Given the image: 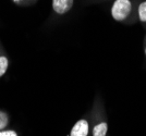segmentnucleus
Listing matches in <instances>:
<instances>
[{
  "mask_svg": "<svg viewBox=\"0 0 146 136\" xmlns=\"http://www.w3.org/2000/svg\"><path fill=\"white\" fill-rule=\"evenodd\" d=\"M131 9L132 6L130 0H116L111 9L112 18L116 21H122L130 14Z\"/></svg>",
  "mask_w": 146,
  "mask_h": 136,
  "instance_id": "nucleus-1",
  "label": "nucleus"
},
{
  "mask_svg": "<svg viewBox=\"0 0 146 136\" xmlns=\"http://www.w3.org/2000/svg\"><path fill=\"white\" fill-rule=\"evenodd\" d=\"M73 7V0H52V8L58 14L67 13Z\"/></svg>",
  "mask_w": 146,
  "mask_h": 136,
  "instance_id": "nucleus-2",
  "label": "nucleus"
},
{
  "mask_svg": "<svg viewBox=\"0 0 146 136\" xmlns=\"http://www.w3.org/2000/svg\"><path fill=\"white\" fill-rule=\"evenodd\" d=\"M88 134V123L86 120H80L71 130L70 136H87Z\"/></svg>",
  "mask_w": 146,
  "mask_h": 136,
  "instance_id": "nucleus-3",
  "label": "nucleus"
},
{
  "mask_svg": "<svg viewBox=\"0 0 146 136\" xmlns=\"http://www.w3.org/2000/svg\"><path fill=\"white\" fill-rule=\"evenodd\" d=\"M108 131V125L106 122L97 124L93 130V136H106Z\"/></svg>",
  "mask_w": 146,
  "mask_h": 136,
  "instance_id": "nucleus-4",
  "label": "nucleus"
},
{
  "mask_svg": "<svg viewBox=\"0 0 146 136\" xmlns=\"http://www.w3.org/2000/svg\"><path fill=\"white\" fill-rule=\"evenodd\" d=\"M139 17L142 22H146V1L142 2L139 7Z\"/></svg>",
  "mask_w": 146,
  "mask_h": 136,
  "instance_id": "nucleus-5",
  "label": "nucleus"
},
{
  "mask_svg": "<svg viewBox=\"0 0 146 136\" xmlns=\"http://www.w3.org/2000/svg\"><path fill=\"white\" fill-rule=\"evenodd\" d=\"M8 69V59L6 57H0V76L6 73Z\"/></svg>",
  "mask_w": 146,
  "mask_h": 136,
  "instance_id": "nucleus-6",
  "label": "nucleus"
},
{
  "mask_svg": "<svg viewBox=\"0 0 146 136\" xmlns=\"http://www.w3.org/2000/svg\"><path fill=\"white\" fill-rule=\"evenodd\" d=\"M8 122H9V119H8L7 113L3 111H0V130H3L8 125Z\"/></svg>",
  "mask_w": 146,
  "mask_h": 136,
  "instance_id": "nucleus-7",
  "label": "nucleus"
},
{
  "mask_svg": "<svg viewBox=\"0 0 146 136\" xmlns=\"http://www.w3.org/2000/svg\"><path fill=\"white\" fill-rule=\"evenodd\" d=\"M0 136H18L14 131H0Z\"/></svg>",
  "mask_w": 146,
  "mask_h": 136,
  "instance_id": "nucleus-8",
  "label": "nucleus"
},
{
  "mask_svg": "<svg viewBox=\"0 0 146 136\" xmlns=\"http://www.w3.org/2000/svg\"><path fill=\"white\" fill-rule=\"evenodd\" d=\"M14 1H19V0H14Z\"/></svg>",
  "mask_w": 146,
  "mask_h": 136,
  "instance_id": "nucleus-9",
  "label": "nucleus"
},
{
  "mask_svg": "<svg viewBox=\"0 0 146 136\" xmlns=\"http://www.w3.org/2000/svg\"><path fill=\"white\" fill-rule=\"evenodd\" d=\"M145 53H146V49H145Z\"/></svg>",
  "mask_w": 146,
  "mask_h": 136,
  "instance_id": "nucleus-10",
  "label": "nucleus"
}]
</instances>
